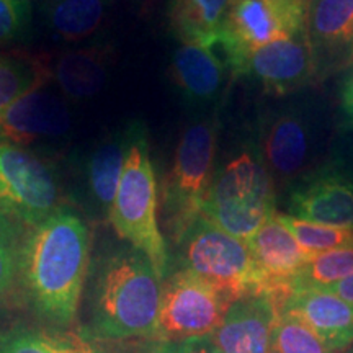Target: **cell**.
Listing matches in <instances>:
<instances>
[{
    "mask_svg": "<svg viewBox=\"0 0 353 353\" xmlns=\"http://www.w3.org/2000/svg\"><path fill=\"white\" fill-rule=\"evenodd\" d=\"M339 131L353 130V65L345 72L339 88V114H337Z\"/></svg>",
    "mask_w": 353,
    "mask_h": 353,
    "instance_id": "31",
    "label": "cell"
},
{
    "mask_svg": "<svg viewBox=\"0 0 353 353\" xmlns=\"http://www.w3.org/2000/svg\"><path fill=\"white\" fill-rule=\"evenodd\" d=\"M69 353H112L103 347L97 339L88 337L81 334H69L65 335Z\"/></svg>",
    "mask_w": 353,
    "mask_h": 353,
    "instance_id": "32",
    "label": "cell"
},
{
    "mask_svg": "<svg viewBox=\"0 0 353 353\" xmlns=\"http://www.w3.org/2000/svg\"><path fill=\"white\" fill-rule=\"evenodd\" d=\"M218 121L205 117L185 128L162 187V206L176 241L201 216L214 176Z\"/></svg>",
    "mask_w": 353,
    "mask_h": 353,
    "instance_id": "6",
    "label": "cell"
},
{
    "mask_svg": "<svg viewBox=\"0 0 353 353\" xmlns=\"http://www.w3.org/2000/svg\"><path fill=\"white\" fill-rule=\"evenodd\" d=\"M276 219L280 221L288 231L293 234L298 244L311 255H317L327 250L341 249V247L353 245V231L352 229L324 226V224L309 223V221L294 218L288 213H275Z\"/></svg>",
    "mask_w": 353,
    "mask_h": 353,
    "instance_id": "26",
    "label": "cell"
},
{
    "mask_svg": "<svg viewBox=\"0 0 353 353\" xmlns=\"http://www.w3.org/2000/svg\"><path fill=\"white\" fill-rule=\"evenodd\" d=\"M327 159L353 183V130L341 131L332 141Z\"/></svg>",
    "mask_w": 353,
    "mask_h": 353,
    "instance_id": "30",
    "label": "cell"
},
{
    "mask_svg": "<svg viewBox=\"0 0 353 353\" xmlns=\"http://www.w3.org/2000/svg\"><path fill=\"white\" fill-rule=\"evenodd\" d=\"M175 350L176 353H223L213 342L211 335L187 342H175Z\"/></svg>",
    "mask_w": 353,
    "mask_h": 353,
    "instance_id": "33",
    "label": "cell"
},
{
    "mask_svg": "<svg viewBox=\"0 0 353 353\" xmlns=\"http://www.w3.org/2000/svg\"><path fill=\"white\" fill-rule=\"evenodd\" d=\"M21 221L0 213V303L12 296L21 283L25 231Z\"/></svg>",
    "mask_w": 353,
    "mask_h": 353,
    "instance_id": "24",
    "label": "cell"
},
{
    "mask_svg": "<svg viewBox=\"0 0 353 353\" xmlns=\"http://www.w3.org/2000/svg\"><path fill=\"white\" fill-rule=\"evenodd\" d=\"M242 77L254 79L272 97H290L314 85V64L306 30L259 48L250 56Z\"/></svg>",
    "mask_w": 353,
    "mask_h": 353,
    "instance_id": "14",
    "label": "cell"
},
{
    "mask_svg": "<svg viewBox=\"0 0 353 353\" xmlns=\"http://www.w3.org/2000/svg\"><path fill=\"white\" fill-rule=\"evenodd\" d=\"M108 57L101 48L65 51L56 59L51 77L65 99L85 101L94 99L107 81Z\"/></svg>",
    "mask_w": 353,
    "mask_h": 353,
    "instance_id": "21",
    "label": "cell"
},
{
    "mask_svg": "<svg viewBox=\"0 0 353 353\" xmlns=\"http://www.w3.org/2000/svg\"><path fill=\"white\" fill-rule=\"evenodd\" d=\"M108 219L121 239L148 257L157 276L165 278L169 254L157 221V180L141 125H130V144Z\"/></svg>",
    "mask_w": 353,
    "mask_h": 353,
    "instance_id": "4",
    "label": "cell"
},
{
    "mask_svg": "<svg viewBox=\"0 0 353 353\" xmlns=\"http://www.w3.org/2000/svg\"><path fill=\"white\" fill-rule=\"evenodd\" d=\"M228 70L226 63L214 54L213 48L195 44H182L170 63L172 82L185 103L196 110L213 107L223 99Z\"/></svg>",
    "mask_w": 353,
    "mask_h": 353,
    "instance_id": "17",
    "label": "cell"
},
{
    "mask_svg": "<svg viewBox=\"0 0 353 353\" xmlns=\"http://www.w3.org/2000/svg\"><path fill=\"white\" fill-rule=\"evenodd\" d=\"M309 0H232L218 44L234 77H242L250 56L275 39L306 30Z\"/></svg>",
    "mask_w": 353,
    "mask_h": 353,
    "instance_id": "8",
    "label": "cell"
},
{
    "mask_svg": "<svg viewBox=\"0 0 353 353\" xmlns=\"http://www.w3.org/2000/svg\"><path fill=\"white\" fill-rule=\"evenodd\" d=\"M294 218L353 231V183L329 161L286 190Z\"/></svg>",
    "mask_w": 353,
    "mask_h": 353,
    "instance_id": "12",
    "label": "cell"
},
{
    "mask_svg": "<svg viewBox=\"0 0 353 353\" xmlns=\"http://www.w3.org/2000/svg\"><path fill=\"white\" fill-rule=\"evenodd\" d=\"M54 167L37 151L0 144V213L37 226L59 210Z\"/></svg>",
    "mask_w": 353,
    "mask_h": 353,
    "instance_id": "9",
    "label": "cell"
},
{
    "mask_svg": "<svg viewBox=\"0 0 353 353\" xmlns=\"http://www.w3.org/2000/svg\"><path fill=\"white\" fill-rule=\"evenodd\" d=\"M90 262V236L81 216L61 206L26 234L21 285L34 311L56 324L76 317Z\"/></svg>",
    "mask_w": 353,
    "mask_h": 353,
    "instance_id": "1",
    "label": "cell"
},
{
    "mask_svg": "<svg viewBox=\"0 0 353 353\" xmlns=\"http://www.w3.org/2000/svg\"><path fill=\"white\" fill-rule=\"evenodd\" d=\"M353 273V245L312 257L293 280V290H327Z\"/></svg>",
    "mask_w": 353,
    "mask_h": 353,
    "instance_id": "25",
    "label": "cell"
},
{
    "mask_svg": "<svg viewBox=\"0 0 353 353\" xmlns=\"http://www.w3.org/2000/svg\"><path fill=\"white\" fill-rule=\"evenodd\" d=\"M48 61L25 51H0V114L20 97L50 81Z\"/></svg>",
    "mask_w": 353,
    "mask_h": 353,
    "instance_id": "23",
    "label": "cell"
},
{
    "mask_svg": "<svg viewBox=\"0 0 353 353\" xmlns=\"http://www.w3.org/2000/svg\"><path fill=\"white\" fill-rule=\"evenodd\" d=\"M280 312L278 303L267 291L245 294L231 303L211 339L223 353H272Z\"/></svg>",
    "mask_w": 353,
    "mask_h": 353,
    "instance_id": "15",
    "label": "cell"
},
{
    "mask_svg": "<svg viewBox=\"0 0 353 353\" xmlns=\"http://www.w3.org/2000/svg\"><path fill=\"white\" fill-rule=\"evenodd\" d=\"M275 188L252 143L214 170L201 216L247 242L275 214Z\"/></svg>",
    "mask_w": 353,
    "mask_h": 353,
    "instance_id": "5",
    "label": "cell"
},
{
    "mask_svg": "<svg viewBox=\"0 0 353 353\" xmlns=\"http://www.w3.org/2000/svg\"><path fill=\"white\" fill-rule=\"evenodd\" d=\"M130 144V126L101 139L82 165V182L92 206L108 219Z\"/></svg>",
    "mask_w": 353,
    "mask_h": 353,
    "instance_id": "19",
    "label": "cell"
},
{
    "mask_svg": "<svg viewBox=\"0 0 353 353\" xmlns=\"http://www.w3.org/2000/svg\"><path fill=\"white\" fill-rule=\"evenodd\" d=\"M245 244L265 276L263 291L278 298H288L293 293V280L314 257L298 244L275 214Z\"/></svg>",
    "mask_w": 353,
    "mask_h": 353,
    "instance_id": "16",
    "label": "cell"
},
{
    "mask_svg": "<svg viewBox=\"0 0 353 353\" xmlns=\"http://www.w3.org/2000/svg\"><path fill=\"white\" fill-rule=\"evenodd\" d=\"M324 291H329V293L335 294V296L342 298L343 301L353 304V273L343 278L339 283L329 286V288Z\"/></svg>",
    "mask_w": 353,
    "mask_h": 353,
    "instance_id": "34",
    "label": "cell"
},
{
    "mask_svg": "<svg viewBox=\"0 0 353 353\" xmlns=\"http://www.w3.org/2000/svg\"><path fill=\"white\" fill-rule=\"evenodd\" d=\"M183 268L195 273L231 304L265 290V276L244 241L200 216L176 241Z\"/></svg>",
    "mask_w": 353,
    "mask_h": 353,
    "instance_id": "7",
    "label": "cell"
},
{
    "mask_svg": "<svg viewBox=\"0 0 353 353\" xmlns=\"http://www.w3.org/2000/svg\"><path fill=\"white\" fill-rule=\"evenodd\" d=\"M32 26V0H0V48L28 37Z\"/></svg>",
    "mask_w": 353,
    "mask_h": 353,
    "instance_id": "29",
    "label": "cell"
},
{
    "mask_svg": "<svg viewBox=\"0 0 353 353\" xmlns=\"http://www.w3.org/2000/svg\"><path fill=\"white\" fill-rule=\"evenodd\" d=\"M332 141L327 108L319 99L306 97L260 112L250 143L275 193H283L327 162Z\"/></svg>",
    "mask_w": 353,
    "mask_h": 353,
    "instance_id": "2",
    "label": "cell"
},
{
    "mask_svg": "<svg viewBox=\"0 0 353 353\" xmlns=\"http://www.w3.org/2000/svg\"><path fill=\"white\" fill-rule=\"evenodd\" d=\"M0 353H69L64 337L38 332V330L17 329L0 335Z\"/></svg>",
    "mask_w": 353,
    "mask_h": 353,
    "instance_id": "28",
    "label": "cell"
},
{
    "mask_svg": "<svg viewBox=\"0 0 353 353\" xmlns=\"http://www.w3.org/2000/svg\"><path fill=\"white\" fill-rule=\"evenodd\" d=\"M281 312L301 319L330 352L353 342V304L324 290H293Z\"/></svg>",
    "mask_w": 353,
    "mask_h": 353,
    "instance_id": "18",
    "label": "cell"
},
{
    "mask_svg": "<svg viewBox=\"0 0 353 353\" xmlns=\"http://www.w3.org/2000/svg\"><path fill=\"white\" fill-rule=\"evenodd\" d=\"M70 130L69 108L56 94L38 87L0 114V144L30 149L63 139Z\"/></svg>",
    "mask_w": 353,
    "mask_h": 353,
    "instance_id": "13",
    "label": "cell"
},
{
    "mask_svg": "<svg viewBox=\"0 0 353 353\" xmlns=\"http://www.w3.org/2000/svg\"><path fill=\"white\" fill-rule=\"evenodd\" d=\"M232 0H169L167 17L174 37L182 44L213 48Z\"/></svg>",
    "mask_w": 353,
    "mask_h": 353,
    "instance_id": "20",
    "label": "cell"
},
{
    "mask_svg": "<svg viewBox=\"0 0 353 353\" xmlns=\"http://www.w3.org/2000/svg\"><path fill=\"white\" fill-rule=\"evenodd\" d=\"M229 306L218 291L182 268L162 285L157 337L169 342L210 337L223 324Z\"/></svg>",
    "mask_w": 353,
    "mask_h": 353,
    "instance_id": "10",
    "label": "cell"
},
{
    "mask_svg": "<svg viewBox=\"0 0 353 353\" xmlns=\"http://www.w3.org/2000/svg\"><path fill=\"white\" fill-rule=\"evenodd\" d=\"M161 353H176V350H175V345L164 348V350H161Z\"/></svg>",
    "mask_w": 353,
    "mask_h": 353,
    "instance_id": "35",
    "label": "cell"
},
{
    "mask_svg": "<svg viewBox=\"0 0 353 353\" xmlns=\"http://www.w3.org/2000/svg\"><path fill=\"white\" fill-rule=\"evenodd\" d=\"M110 0H46L43 7L48 28L63 41H82L103 21Z\"/></svg>",
    "mask_w": 353,
    "mask_h": 353,
    "instance_id": "22",
    "label": "cell"
},
{
    "mask_svg": "<svg viewBox=\"0 0 353 353\" xmlns=\"http://www.w3.org/2000/svg\"><path fill=\"white\" fill-rule=\"evenodd\" d=\"M306 38L316 83L353 65V0H309Z\"/></svg>",
    "mask_w": 353,
    "mask_h": 353,
    "instance_id": "11",
    "label": "cell"
},
{
    "mask_svg": "<svg viewBox=\"0 0 353 353\" xmlns=\"http://www.w3.org/2000/svg\"><path fill=\"white\" fill-rule=\"evenodd\" d=\"M272 353H332L301 319L280 312L273 330Z\"/></svg>",
    "mask_w": 353,
    "mask_h": 353,
    "instance_id": "27",
    "label": "cell"
},
{
    "mask_svg": "<svg viewBox=\"0 0 353 353\" xmlns=\"http://www.w3.org/2000/svg\"><path fill=\"white\" fill-rule=\"evenodd\" d=\"M162 285L148 257L118 249L97 265L92 321L99 335L131 339L157 335Z\"/></svg>",
    "mask_w": 353,
    "mask_h": 353,
    "instance_id": "3",
    "label": "cell"
}]
</instances>
